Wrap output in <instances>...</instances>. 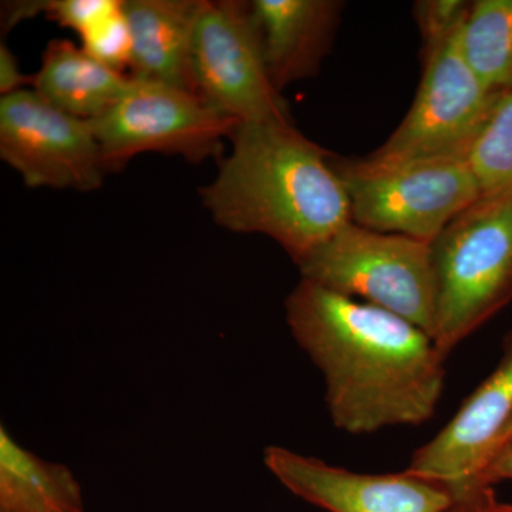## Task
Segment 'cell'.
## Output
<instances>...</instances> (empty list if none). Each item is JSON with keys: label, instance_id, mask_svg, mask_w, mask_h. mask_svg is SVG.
Masks as SVG:
<instances>
[{"label": "cell", "instance_id": "1", "mask_svg": "<svg viewBox=\"0 0 512 512\" xmlns=\"http://www.w3.org/2000/svg\"><path fill=\"white\" fill-rule=\"evenodd\" d=\"M293 338L325 379L330 419L349 434L420 426L436 413L447 357L402 316L301 279L285 303Z\"/></svg>", "mask_w": 512, "mask_h": 512}, {"label": "cell", "instance_id": "2", "mask_svg": "<svg viewBox=\"0 0 512 512\" xmlns=\"http://www.w3.org/2000/svg\"><path fill=\"white\" fill-rule=\"evenodd\" d=\"M229 140L231 153L200 191L222 228L266 235L299 264L352 222L333 154L292 123H241Z\"/></svg>", "mask_w": 512, "mask_h": 512}, {"label": "cell", "instance_id": "3", "mask_svg": "<svg viewBox=\"0 0 512 512\" xmlns=\"http://www.w3.org/2000/svg\"><path fill=\"white\" fill-rule=\"evenodd\" d=\"M444 356L512 299V192L483 197L431 242Z\"/></svg>", "mask_w": 512, "mask_h": 512}, {"label": "cell", "instance_id": "4", "mask_svg": "<svg viewBox=\"0 0 512 512\" xmlns=\"http://www.w3.org/2000/svg\"><path fill=\"white\" fill-rule=\"evenodd\" d=\"M298 265L302 279L402 316L434 340L431 244L349 222Z\"/></svg>", "mask_w": 512, "mask_h": 512}, {"label": "cell", "instance_id": "5", "mask_svg": "<svg viewBox=\"0 0 512 512\" xmlns=\"http://www.w3.org/2000/svg\"><path fill=\"white\" fill-rule=\"evenodd\" d=\"M352 222L359 227L434 241L461 212L481 198L467 157L384 165L336 161Z\"/></svg>", "mask_w": 512, "mask_h": 512}, {"label": "cell", "instance_id": "6", "mask_svg": "<svg viewBox=\"0 0 512 512\" xmlns=\"http://www.w3.org/2000/svg\"><path fill=\"white\" fill-rule=\"evenodd\" d=\"M194 92L241 123H292L288 103L266 67L251 5L202 0L191 45Z\"/></svg>", "mask_w": 512, "mask_h": 512}, {"label": "cell", "instance_id": "7", "mask_svg": "<svg viewBox=\"0 0 512 512\" xmlns=\"http://www.w3.org/2000/svg\"><path fill=\"white\" fill-rule=\"evenodd\" d=\"M92 123L109 173L143 153L181 156L192 164L222 160L224 138L239 126L197 94L137 79Z\"/></svg>", "mask_w": 512, "mask_h": 512}, {"label": "cell", "instance_id": "8", "mask_svg": "<svg viewBox=\"0 0 512 512\" xmlns=\"http://www.w3.org/2000/svg\"><path fill=\"white\" fill-rule=\"evenodd\" d=\"M457 35L424 53L423 77L409 113L383 146L363 158L367 164L467 157L503 94L488 90L471 72Z\"/></svg>", "mask_w": 512, "mask_h": 512}, {"label": "cell", "instance_id": "9", "mask_svg": "<svg viewBox=\"0 0 512 512\" xmlns=\"http://www.w3.org/2000/svg\"><path fill=\"white\" fill-rule=\"evenodd\" d=\"M0 157L30 188L99 190L109 174L92 120L57 109L33 89L0 99Z\"/></svg>", "mask_w": 512, "mask_h": 512}, {"label": "cell", "instance_id": "10", "mask_svg": "<svg viewBox=\"0 0 512 512\" xmlns=\"http://www.w3.org/2000/svg\"><path fill=\"white\" fill-rule=\"evenodd\" d=\"M264 463L284 487L328 512H446L456 504L446 485L399 474H363L284 447L266 448Z\"/></svg>", "mask_w": 512, "mask_h": 512}, {"label": "cell", "instance_id": "11", "mask_svg": "<svg viewBox=\"0 0 512 512\" xmlns=\"http://www.w3.org/2000/svg\"><path fill=\"white\" fill-rule=\"evenodd\" d=\"M511 419L512 332L504 340L503 356L494 372L467 397L443 430L416 450L407 471L446 485L454 500H461L481 488L478 478Z\"/></svg>", "mask_w": 512, "mask_h": 512}, {"label": "cell", "instance_id": "12", "mask_svg": "<svg viewBox=\"0 0 512 512\" xmlns=\"http://www.w3.org/2000/svg\"><path fill=\"white\" fill-rule=\"evenodd\" d=\"M269 77L278 92L318 73L342 12L336 0L249 2Z\"/></svg>", "mask_w": 512, "mask_h": 512}, {"label": "cell", "instance_id": "13", "mask_svg": "<svg viewBox=\"0 0 512 512\" xmlns=\"http://www.w3.org/2000/svg\"><path fill=\"white\" fill-rule=\"evenodd\" d=\"M202 0H124L131 77L194 93L191 45Z\"/></svg>", "mask_w": 512, "mask_h": 512}, {"label": "cell", "instance_id": "14", "mask_svg": "<svg viewBox=\"0 0 512 512\" xmlns=\"http://www.w3.org/2000/svg\"><path fill=\"white\" fill-rule=\"evenodd\" d=\"M131 76L67 40L49 42L32 89L47 103L84 120H96L127 92Z\"/></svg>", "mask_w": 512, "mask_h": 512}, {"label": "cell", "instance_id": "15", "mask_svg": "<svg viewBox=\"0 0 512 512\" xmlns=\"http://www.w3.org/2000/svg\"><path fill=\"white\" fill-rule=\"evenodd\" d=\"M0 512H84L72 471L37 457L0 430Z\"/></svg>", "mask_w": 512, "mask_h": 512}, {"label": "cell", "instance_id": "16", "mask_svg": "<svg viewBox=\"0 0 512 512\" xmlns=\"http://www.w3.org/2000/svg\"><path fill=\"white\" fill-rule=\"evenodd\" d=\"M464 62L491 92H512V0H477L458 30Z\"/></svg>", "mask_w": 512, "mask_h": 512}, {"label": "cell", "instance_id": "17", "mask_svg": "<svg viewBox=\"0 0 512 512\" xmlns=\"http://www.w3.org/2000/svg\"><path fill=\"white\" fill-rule=\"evenodd\" d=\"M481 198L512 192V92L503 94L467 154Z\"/></svg>", "mask_w": 512, "mask_h": 512}, {"label": "cell", "instance_id": "18", "mask_svg": "<svg viewBox=\"0 0 512 512\" xmlns=\"http://www.w3.org/2000/svg\"><path fill=\"white\" fill-rule=\"evenodd\" d=\"M120 5L121 0H37L23 2L22 9L26 19L45 13L47 18L82 37L109 18Z\"/></svg>", "mask_w": 512, "mask_h": 512}, {"label": "cell", "instance_id": "19", "mask_svg": "<svg viewBox=\"0 0 512 512\" xmlns=\"http://www.w3.org/2000/svg\"><path fill=\"white\" fill-rule=\"evenodd\" d=\"M80 39L83 49L96 59L109 64L119 72H123L126 67L130 69L131 33L124 12V0H121L116 12L111 13L109 18L104 19Z\"/></svg>", "mask_w": 512, "mask_h": 512}, {"label": "cell", "instance_id": "20", "mask_svg": "<svg viewBox=\"0 0 512 512\" xmlns=\"http://www.w3.org/2000/svg\"><path fill=\"white\" fill-rule=\"evenodd\" d=\"M470 5V2L461 0H423L414 5L424 53L431 52L456 35L467 18Z\"/></svg>", "mask_w": 512, "mask_h": 512}, {"label": "cell", "instance_id": "21", "mask_svg": "<svg viewBox=\"0 0 512 512\" xmlns=\"http://www.w3.org/2000/svg\"><path fill=\"white\" fill-rule=\"evenodd\" d=\"M33 76H26L20 70L18 59L5 43L0 46V93L2 96L32 87Z\"/></svg>", "mask_w": 512, "mask_h": 512}, {"label": "cell", "instance_id": "22", "mask_svg": "<svg viewBox=\"0 0 512 512\" xmlns=\"http://www.w3.org/2000/svg\"><path fill=\"white\" fill-rule=\"evenodd\" d=\"M512 480V440L504 444L488 461L478 478V487H493L500 481Z\"/></svg>", "mask_w": 512, "mask_h": 512}, {"label": "cell", "instance_id": "23", "mask_svg": "<svg viewBox=\"0 0 512 512\" xmlns=\"http://www.w3.org/2000/svg\"><path fill=\"white\" fill-rule=\"evenodd\" d=\"M456 503L461 504L463 512H512V504L500 503L491 487L478 488Z\"/></svg>", "mask_w": 512, "mask_h": 512}, {"label": "cell", "instance_id": "24", "mask_svg": "<svg viewBox=\"0 0 512 512\" xmlns=\"http://www.w3.org/2000/svg\"><path fill=\"white\" fill-rule=\"evenodd\" d=\"M512 440V419L510 420V423L507 424V427H505L503 434H501L500 439H498L497 447H495L494 454L497 453L498 450H500L501 447L504 446V444H507L508 441ZM493 454V456H494ZM493 458V457H491Z\"/></svg>", "mask_w": 512, "mask_h": 512}, {"label": "cell", "instance_id": "25", "mask_svg": "<svg viewBox=\"0 0 512 512\" xmlns=\"http://www.w3.org/2000/svg\"><path fill=\"white\" fill-rule=\"evenodd\" d=\"M446 512H463V507H461L460 503H456Z\"/></svg>", "mask_w": 512, "mask_h": 512}]
</instances>
